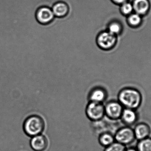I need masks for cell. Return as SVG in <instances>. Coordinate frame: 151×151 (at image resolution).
I'll use <instances>...</instances> for the list:
<instances>
[{"label":"cell","instance_id":"277c9868","mask_svg":"<svg viewBox=\"0 0 151 151\" xmlns=\"http://www.w3.org/2000/svg\"><path fill=\"white\" fill-rule=\"evenodd\" d=\"M115 142L127 146L134 142L136 139L134 129L125 126L120 128L114 134Z\"/></svg>","mask_w":151,"mask_h":151},{"label":"cell","instance_id":"d6986e66","mask_svg":"<svg viewBox=\"0 0 151 151\" xmlns=\"http://www.w3.org/2000/svg\"><path fill=\"white\" fill-rule=\"evenodd\" d=\"M127 146L117 142H114L110 146L105 148L104 151H126Z\"/></svg>","mask_w":151,"mask_h":151},{"label":"cell","instance_id":"44dd1931","mask_svg":"<svg viewBox=\"0 0 151 151\" xmlns=\"http://www.w3.org/2000/svg\"><path fill=\"white\" fill-rule=\"evenodd\" d=\"M126 151H138L136 148L131 147V148H127Z\"/></svg>","mask_w":151,"mask_h":151},{"label":"cell","instance_id":"30bf717a","mask_svg":"<svg viewBox=\"0 0 151 151\" xmlns=\"http://www.w3.org/2000/svg\"><path fill=\"white\" fill-rule=\"evenodd\" d=\"M108 94L105 90L102 88H95L88 95V102L104 103L107 98Z\"/></svg>","mask_w":151,"mask_h":151},{"label":"cell","instance_id":"ac0fdd59","mask_svg":"<svg viewBox=\"0 0 151 151\" xmlns=\"http://www.w3.org/2000/svg\"><path fill=\"white\" fill-rule=\"evenodd\" d=\"M136 149L138 151H151V137L138 141Z\"/></svg>","mask_w":151,"mask_h":151},{"label":"cell","instance_id":"7c38bea8","mask_svg":"<svg viewBox=\"0 0 151 151\" xmlns=\"http://www.w3.org/2000/svg\"><path fill=\"white\" fill-rule=\"evenodd\" d=\"M132 3L134 12L142 17L146 16L150 12V4L149 0H133Z\"/></svg>","mask_w":151,"mask_h":151},{"label":"cell","instance_id":"5bb4252c","mask_svg":"<svg viewBox=\"0 0 151 151\" xmlns=\"http://www.w3.org/2000/svg\"><path fill=\"white\" fill-rule=\"evenodd\" d=\"M98 142L100 145L105 148L115 142L114 134L109 132H104L99 134Z\"/></svg>","mask_w":151,"mask_h":151},{"label":"cell","instance_id":"7a4b0ae2","mask_svg":"<svg viewBox=\"0 0 151 151\" xmlns=\"http://www.w3.org/2000/svg\"><path fill=\"white\" fill-rule=\"evenodd\" d=\"M46 128V122L40 115H31L24 121L23 129L25 134L30 137L41 134Z\"/></svg>","mask_w":151,"mask_h":151},{"label":"cell","instance_id":"6da1fadb","mask_svg":"<svg viewBox=\"0 0 151 151\" xmlns=\"http://www.w3.org/2000/svg\"><path fill=\"white\" fill-rule=\"evenodd\" d=\"M142 95L137 89L134 87H125L118 95V101L124 108L137 110L142 103Z\"/></svg>","mask_w":151,"mask_h":151},{"label":"cell","instance_id":"9c48e42d","mask_svg":"<svg viewBox=\"0 0 151 151\" xmlns=\"http://www.w3.org/2000/svg\"><path fill=\"white\" fill-rule=\"evenodd\" d=\"M136 139L140 141L150 137L151 129L150 125L145 122H140L136 125L134 129Z\"/></svg>","mask_w":151,"mask_h":151},{"label":"cell","instance_id":"5b68a950","mask_svg":"<svg viewBox=\"0 0 151 151\" xmlns=\"http://www.w3.org/2000/svg\"><path fill=\"white\" fill-rule=\"evenodd\" d=\"M104 105L105 116L107 118L113 121L120 119L124 108L118 100H111Z\"/></svg>","mask_w":151,"mask_h":151},{"label":"cell","instance_id":"52a82bcc","mask_svg":"<svg viewBox=\"0 0 151 151\" xmlns=\"http://www.w3.org/2000/svg\"><path fill=\"white\" fill-rule=\"evenodd\" d=\"M138 118L137 110L124 108L120 119L125 126L131 127L136 124Z\"/></svg>","mask_w":151,"mask_h":151},{"label":"cell","instance_id":"8992f818","mask_svg":"<svg viewBox=\"0 0 151 151\" xmlns=\"http://www.w3.org/2000/svg\"><path fill=\"white\" fill-rule=\"evenodd\" d=\"M117 36L107 31L99 34L97 39L98 44L104 50H109L113 48L117 43Z\"/></svg>","mask_w":151,"mask_h":151},{"label":"cell","instance_id":"8fae6325","mask_svg":"<svg viewBox=\"0 0 151 151\" xmlns=\"http://www.w3.org/2000/svg\"><path fill=\"white\" fill-rule=\"evenodd\" d=\"M54 16L52 10L47 7L40 8L37 10L36 14L37 20L43 24L50 23L54 19Z\"/></svg>","mask_w":151,"mask_h":151},{"label":"cell","instance_id":"3957f363","mask_svg":"<svg viewBox=\"0 0 151 151\" xmlns=\"http://www.w3.org/2000/svg\"><path fill=\"white\" fill-rule=\"evenodd\" d=\"M85 113L91 121H100L105 116L104 105L102 103L88 102L85 109Z\"/></svg>","mask_w":151,"mask_h":151},{"label":"cell","instance_id":"4fadbf2b","mask_svg":"<svg viewBox=\"0 0 151 151\" xmlns=\"http://www.w3.org/2000/svg\"><path fill=\"white\" fill-rule=\"evenodd\" d=\"M143 17L137 13L133 12L126 17V23L129 27L132 28H137L142 25Z\"/></svg>","mask_w":151,"mask_h":151},{"label":"cell","instance_id":"ba28073f","mask_svg":"<svg viewBox=\"0 0 151 151\" xmlns=\"http://www.w3.org/2000/svg\"><path fill=\"white\" fill-rule=\"evenodd\" d=\"M30 146L34 151H45L49 146V141L43 134L33 137L30 142Z\"/></svg>","mask_w":151,"mask_h":151},{"label":"cell","instance_id":"9a60e30c","mask_svg":"<svg viewBox=\"0 0 151 151\" xmlns=\"http://www.w3.org/2000/svg\"><path fill=\"white\" fill-rule=\"evenodd\" d=\"M52 11L54 15L58 17H62L67 14L69 7L67 4L63 2H58L53 5Z\"/></svg>","mask_w":151,"mask_h":151},{"label":"cell","instance_id":"2e32d148","mask_svg":"<svg viewBox=\"0 0 151 151\" xmlns=\"http://www.w3.org/2000/svg\"><path fill=\"white\" fill-rule=\"evenodd\" d=\"M124 26L120 21L114 20L111 22L108 27V31L114 35L118 36L122 34Z\"/></svg>","mask_w":151,"mask_h":151},{"label":"cell","instance_id":"ffe728a7","mask_svg":"<svg viewBox=\"0 0 151 151\" xmlns=\"http://www.w3.org/2000/svg\"><path fill=\"white\" fill-rule=\"evenodd\" d=\"M115 4L120 5L122 4L129 1V0H111Z\"/></svg>","mask_w":151,"mask_h":151},{"label":"cell","instance_id":"e0dca14e","mask_svg":"<svg viewBox=\"0 0 151 151\" xmlns=\"http://www.w3.org/2000/svg\"><path fill=\"white\" fill-rule=\"evenodd\" d=\"M119 11L121 14L125 17H127L134 12L132 2L127 1L121 4L119 6Z\"/></svg>","mask_w":151,"mask_h":151}]
</instances>
